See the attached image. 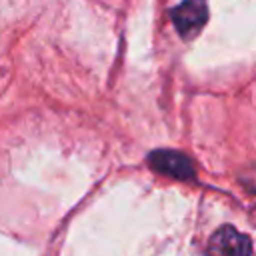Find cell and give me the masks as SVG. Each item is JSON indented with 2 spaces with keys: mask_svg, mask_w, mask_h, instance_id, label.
I'll return each instance as SVG.
<instances>
[{
  "mask_svg": "<svg viewBox=\"0 0 256 256\" xmlns=\"http://www.w3.org/2000/svg\"><path fill=\"white\" fill-rule=\"evenodd\" d=\"M250 238L232 226L218 228L210 236L206 248L208 256H250Z\"/></svg>",
  "mask_w": 256,
  "mask_h": 256,
  "instance_id": "obj_1",
  "label": "cell"
},
{
  "mask_svg": "<svg viewBox=\"0 0 256 256\" xmlns=\"http://www.w3.org/2000/svg\"><path fill=\"white\" fill-rule=\"evenodd\" d=\"M206 18L208 8L204 0H184L172 10V22L184 38H190L200 32V28L206 24Z\"/></svg>",
  "mask_w": 256,
  "mask_h": 256,
  "instance_id": "obj_2",
  "label": "cell"
},
{
  "mask_svg": "<svg viewBox=\"0 0 256 256\" xmlns=\"http://www.w3.org/2000/svg\"><path fill=\"white\" fill-rule=\"evenodd\" d=\"M148 162L156 172H162V174H168L174 178H192V174H194L192 162L180 152L156 150L148 156Z\"/></svg>",
  "mask_w": 256,
  "mask_h": 256,
  "instance_id": "obj_3",
  "label": "cell"
}]
</instances>
